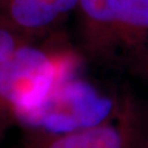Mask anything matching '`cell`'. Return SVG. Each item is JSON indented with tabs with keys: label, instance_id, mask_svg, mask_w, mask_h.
Returning <instances> with one entry per match:
<instances>
[{
	"label": "cell",
	"instance_id": "1",
	"mask_svg": "<svg viewBox=\"0 0 148 148\" xmlns=\"http://www.w3.org/2000/svg\"><path fill=\"white\" fill-rule=\"evenodd\" d=\"M56 69L42 51L27 45L18 48L3 98L27 123L40 125L47 100L56 87Z\"/></svg>",
	"mask_w": 148,
	"mask_h": 148
},
{
	"label": "cell",
	"instance_id": "2",
	"mask_svg": "<svg viewBox=\"0 0 148 148\" xmlns=\"http://www.w3.org/2000/svg\"><path fill=\"white\" fill-rule=\"evenodd\" d=\"M54 88L40 125L53 133H73L99 126L109 116L112 102L80 80L63 81Z\"/></svg>",
	"mask_w": 148,
	"mask_h": 148
},
{
	"label": "cell",
	"instance_id": "3",
	"mask_svg": "<svg viewBox=\"0 0 148 148\" xmlns=\"http://www.w3.org/2000/svg\"><path fill=\"white\" fill-rule=\"evenodd\" d=\"M77 9L92 33L124 36L148 30V0H80Z\"/></svg>",
	"mask_w": 148,
	"mask_h": 148
},
{
	"label": "cell",
	"instance_id": "4",
	"mask_svg": "<svg viewBox=\"0 0 148 148\" xmlns=\"http://www.w3.org/2000/svg\"><path fill=\"white\" fill-rule=\"evenodd\" d=\"M80 0H0V22L13 30L40 31L52 25Z\"/></svg>",
	"mask_w": 148,
	"mask_h": 148
},
{
	"label": "cell",
	"instance_id": "5",
	"mask_svg": "<svg viewBox=\"0 0 148 148\" xmlns=\"http://www.w3.org/2000/svg\"><path fill=\"white\" fill-rule=\"evenodd\" d=\"M122 138L112 127L95 126L73 132L51 148H121Z\"/></svg>",
	"mask_w": 148,
	"mask_h": 148
},
{
	"label": "cell",
	"instance_id": "6",
	"mask_svg": "<svg viewBox=\"0 0 148 148\" xmlns=\"http://www.w3.org/2000/svg\"><path fill=\"white\" fill-rule=\"evenodd\" d=\"M14 30L0 22V95L3 97L18 48L21 46Z\"/></svg>",
	"mask_w": 148,
	"mask_h": 148
}]
</instances>
